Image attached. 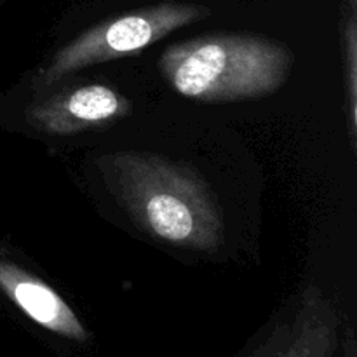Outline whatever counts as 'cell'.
Returning <instances> with one entry per match:
<instances>
[{"mask_svg":"<svg viewBox=\"0 0 357 357\" xmlns=\"http://www.w3.org/2000/svg\"><path fill=\"white\" fill-rule=\"evenodd\" d=\"M209 14L211 10L204 6L162 2L94 24L56 52L51 63L35 75L33 87L47 89L87 66L138 54L160 38Z\"/></svg>","mask_w":357,"mask_h":357,"instance_id":"cell-3","label":"cell"},{"mask_svg":"<svg viewBox=\"0 0 357 357\" xmlns=\"http://www.w3.org/2000/svg\"><path fill=\"white\" fill-rule=\"evenodd\" d=\"M342 2H344V9L357 13V0H342Z\"/></svg>","mask_w":357,"mask_h":357,"instance_id":"cell-10","label":"cell"},{"mask_svg":"<svg viewBox=\"0 0 357 357\" xmlns=\"http://www.w3.org/2000/svg\"><path fill=\"white\" fill-rule=\"evenodd\" d=\"M96 164L112 194L145 232L183 250L222 246V213L190 167L145 152L108 153Z\"/></svg>","mask_w":357,"mask_h":357,"instance_id":"cell-1","label":"cell"},{"mask_svg":"<svg viewBox=\"0 0 357 357\" xmlns=\"http://www.w3.org/2000/svg\"><path fill=\"white\" fill-rule=\"evenodd\" d=\"M129 112V101L105 84H86L45 98L28 107L26 119L33 128L56 136L110 124Z\"/></svg>","mask_w":357,"mask_h":357,"instance_id":"cell-4","label":"cell"},{"mask_svg":"<svg viewBox=\"0 0 357 357\" xmlns=\"http://www.w3.org/2000/svg\"><path fill=\"white\" fill-rule=\"evenodd\" d=\"M0 293L13 302L28 319L44 330L68 338L86 342L89 338L86 326L80 323L72 307L49 284L26 268L0 257Z\"/></svg>","mask_w":357,"mask_h":357,"instance_id":"cell-5","label":"cell"},{"mask_svg":"<svg viewBox=\"0 0 357 357\" xmlns=\"http://www.w3.org/2000/svg\"><path fill=\"white\" fill-rule=\"evenodd\" d=\"M289 323H279L274 328L267 340L255 349L248 357H286V349H288L289 342Z\"/></svg>","mask_w":357,"mask_h":357,"instance_id":"cell-8","label":"cell"},{"mask_svg":"<svg viewBox=\"0 0 357 357\" xmlns=\"http://www.w3.org/2000/svg\"><path fill=\"white\" fill-rule=\"evenodd\" d=\"M0 2H2V0H0Z\"/></svg>","mask_w":357,"mask_h":357,"instance_id":"cell-11","label":"cell"},{"mask_svg":"<svg viewBox=\"0 0 357 357\" xmlns=\"http://www.w3.org/2000/svg\"><path fill=\"white\" fill-rule=\"evenodd\" d=\"M340 324V314L331 300L316 286L309 288L289 321L286 357H337Z\"/></svg>","mask_w":357,"mask_h":357,"instance_id":"cell-6","label":"cell"},{"mask_svg":"<svg viewBox=\"0 0 357 357\" xmlns=\"http://www.w3.org/2000/svg\"><path fill=\"white\" fill-rule=\"evenodd\" d=\"M159 68L190 100H253L274 94L288 80L293 52L261 35L215 33L169 45Z\"/></svg>","mask_w":357,"mask_h":357,"instance_id":"cell-2","label":"cell"},{"mask_svg":"<svg viewBox=\"0 0 357 357\" xmlns=\"http://www.w3.org/2000/svg\"><path fill=\"white\" fill-rule=\"evenodd\" d=\"M344 354L342 357H357V342H356V335L352 328H347L345 331V338H344Z\"/></svg>","mask_w":357,"mask_h":357,"instance_id":"cell-9","label":"cell"},{"mask_svg":"<svg viewBox=\"0 0 357 357\" xmlns=\"http://www.w3.org/2000/svg\"><path fill=\"white\" fill-rule=\"evenodd\" d=\"M340 23L342 35V56H344V77L347 86V105H349V128L351 138L356 145L357 129V13L344 9Z\"/></svg>","mask_w":357,"mask_h":357,"instance_id":"cell-7","label":"cell"}]
</instances>
